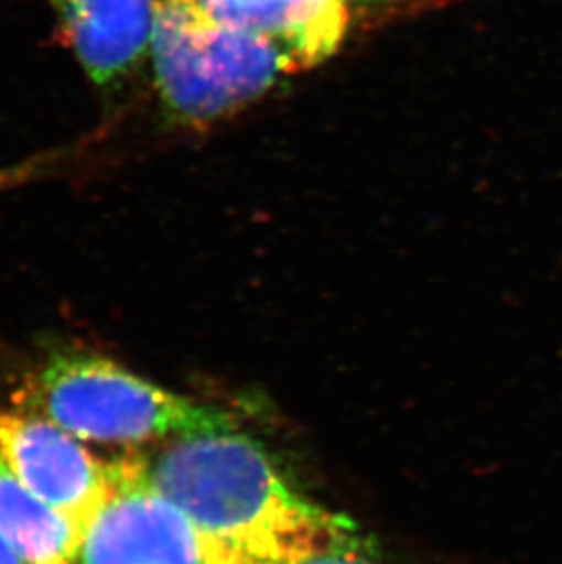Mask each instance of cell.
Listing matches in <instances>:
<instances>
[{"instance_id":"3957f363","label":"cell","mask_w":562,"mask_h":564,"mask_svg":"<svg viewBox=\"0 0 562 564\" xmlns=\"http://www.w3.org/2000/svg\"><path fill=\"white\" fill-rule=\"evenodd\" d=\"M37 410L83 441L144 444L233 427L224 411L170 393L96 355L52 358L28 391Z\"/></svg>"},{"instance_id":"52a82bcc","label":"cell","mask_w":562,"mask_h":564,"mask_svg":"<svg viewBox=\"0 0 562 564\" xmlns=\"http://www.w3.org/2000/svg\"><path fill=\"white\" fill-rule=\"evenodd\" d=\"M0 533L28 564H77L85 535L33 496L0 455Z\"/></svg>"},{"instance_id":"8992f818","label":"cell","mask_w":562,"mask_h":564,"mask_svg":"<svg viewBox=\"0 0 562 564\" xmlns=\"http://www.w3.org/2000/svg\"><path fill=\"white\" fill-rule=\"evenodd\" d=\"M86 74L117 85L152 48L158 0H50Z\"/></svg>"},{"instance_id":"ba28073f","label":"cell","mask_w":562,"mask_h":564,"mask_svg":"<svg viewBox=\"0 0 562 564\" xmlns=\"http://www.w3.org/2000/svg\"><path fill=\"white\" fill-rule=\"evenodd\" d=\"M281 564H382L371 546L358 538L353 524L336 533L329 541Z\"/></svg>"},{"instance_id":"7a4b0ae2","label":"cell","mask_w":562,"mask_h":564,"mask_svg":"<svg viewBox=\"0 0 562 564\" xmlns=\"http://www.w3.org/2000/svg\"><path fill=\"white\" fill-rule=\"evenodd\" d=\"M150 50L161 96L192 123L219 118L302 68L280 39L225 26L199 0L158 4Z\"/></svg>"},{"instance_id":"277c9868","label":"cell","mask_w":562,"mask_h":564,"mask_svg":"<svg viewBox=\"0 0 562 564\" xmlns=\"http://www.w3.org/2000/svg\"><path fill=\"white\" fill-rule=\"evenodd\" d=\"M112 464L116 488L86 530L77 564H208L191 522L147 479L139 453Z\"/></svg>"},{"instance_id":"7c38bea8","label":"cell","mask_w":562,"mask_h":564,"mask_svg":"<svg viewBox=\"0 0 562 564\" xmlns=\"http://www.w3.org/2000/svg\"><path fill=\"white\" fill-rule=\"evenodd\" d=\"M161 2H186V0H158V4H161Z\"/></svg>"},{"instance_id":"30bf717a","label":"cell","mask_w":562,"mask_h":564,"mask_svg":"<svg viewBox=\"0 0 562 564\" xmlns=\"http://www.w3.org/2000/svg\"><path fill=\"white\" fill-rule=\"evenodd\" d=\"M0 564H28L0 533Z\"/></svg>"},{"instance_id":"9c48e42d","label":"cell","mask_w":562,"mask_h":564,"mask_svg":"<svg viewBox=\"0 0 562 564\" xmlns=\"http://www.w3.org/2000/svg\"><path fill=\"white\" fill-rule=\"evenodd\" d=\"M39 171L37 163H32V165H21L13 166V169H6V171H0V192L4 191V188L17 187V185H21V183L26 182L30 177Z\"/></svg>"},{"instance_id":"5b68a950","label":"cell","mask_w":562,"mask_h":564,"mask_svg":"<svg viewBox=\"0 0 562 564\" xmlns=\"http://www.w3.org/2000/svg\"><path fill=\"white\" fill-rule=\"evenodd\" d=\"M0 455L33 496L83 535L116 488L112 463L32 411H0Z\"/></svg>"},{"instance_id":"8fae6325","label":"cell","mask_w":562,"mask_h":564,"mask_svg":"<svg viewBox=\"0 0 562 564\" xmlns=\"http://www.w3.org/2000/svg\"><path fill=\"white\" fill-rule=\"evenodd\" d=\"M303 2H313V4H339L345 6L349 0H303Z\"/></svg>"},{"instance_id":"6da1fadb","label":"cell","mask_w":562,"mask_h":564,"mask_svg":"<svg viewBox=\"0 0 562 564\" xmlns=\"http://www.w3.org/2000/svg\"><path fill=\"white\" fill-rule=\"evenodd\" d=\"M144 475L191 522L208 564H281L349 527L291 490L233 427L139 453Z\"/></svg>"}]
</instances>
